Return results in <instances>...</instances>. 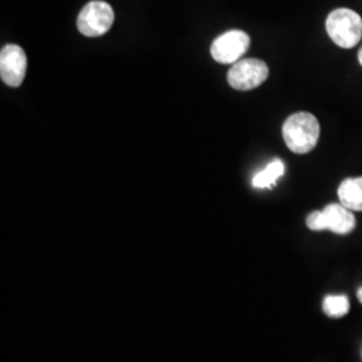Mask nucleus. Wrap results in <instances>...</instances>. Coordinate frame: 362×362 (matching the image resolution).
I'll return each mask as SVG.
<instances>
[{
    "label": "nucleus",
    "instance_id": "nucleus-1",
    "mask_svg": "<svg viewBox=\"0 0 362 362\" xmlns=\"http://www.w3.org/2000/svg\"><path fill=\"white\" fill-rule=\"evenodd\" d=\"M282 133L286 145L291 152L305 155L311 152L318 144L321 127L318 119L311 113L298 112L286 119Z\"/></svg>",
    "mask_w": 362,
    "mask_h": 362
},
{
    "label": "nucleus",
    "instance_id": "nucleus-2",
    "mask_svg": "<svg viewBox=\"0 0 362 362\" xmlns=\"http://www.w3.org/2000/svg\"><path fill=\"white\" fill-rule=\"evenodd\" d=\"M326 31L337 46L353 49L362 38L361 16L350 8H337L327 15Z\"/></svg>",
    "mask_w": 362,
    "mask_h": 362
},
{
    "label": "nucleus",
    "instance_id": "nucleus-3",
    "mask_svg": "<svg viewBox=\"0 0 362 362\" xmlns=\"http://www.w3.org/2000/svg\"><path fill=\"white\" fill-rule=\"evenodd\" d=\"M313 231L329 230L338 235H348L356 228V218L353 212L339 204H329L324 211H314L306 220Z\"/></svg>",
    "mask_w": 362,
    "mask_h": 362
},
{
    "label": "nucleus",
    "instance_id": "nucleus-4",
    "mask_svg": "<svg viewBox=\"0 0 362 362\" xmlns=\"http://www.w3.org/2000/svg\"><path fill=\"white\" fill-rule=\"evenodd\" d=\"M115 23V11L110 4L101 0L88 3L78 15L77 26L81 34L89 38L106 34Z\"/></svg>",
    "mask_w": 362,
    "mask_h": 362
},
{
    "label": "nucleus",
    "instance_id": "nucleus-5",
    "mask_svg": "<svg viewBox=\"0 0 362 362\" xmlns=\"http://www.w3.org/2000/svg\"><path fill=\"white\" fill-rule=\"evenodd\" d=\"M269 66L257 58L240 59L228 71V83L235 90H252L269 78Z\"/></svg>",
    "mask_w": 362,
    "mask_h": 362
},
{
    "label": "nucleus",
    "instance_id": "nucleus-6",
    "mask_svg": "<svg viewBox=\"0 0 362 362\" xmlns=\"http://www.w3.org/2000/svg\"><path fill=\"white\" fill-rule=\"evenodd\" d=\"M250 37L242 30H231L214 40L211 46L212 58L224 65L236 64L250 47Z\"/></svg>",
    "mask_w": 362,
    "mask_h": 362
},
{
    "label": "nucleus",
    "instance_id": "nucleus-7",
    "mask_svg": "<svg viewBox=\"0 0 362 362\" xmlns=\"http://www.w3.org/2000/svg\"><path fill=\"white\" fill-rule=\"evenodd\" d=\"M27 71V57L25 50L16 45H6L0 52V76L1 81L18 88L25 81Z\"/></svg>",
    "mask_w": 362,
    "mask_h": 362
},
{
    "label": "nucleus",
    "instance_id": "nucleus-8",
    "mask_svg": "<svg viewBox=\"0 0 362 362\" xmlns=\"http://www.w3.org/2000/svg\"><path fill=\"white\" fill-rule=\"evenodd\" d=\"M338 197L350 211H362V176L342 181L338 187Z\"/></svg>",
    "mask_w": 362,
    "mask_h": 362
},
{
    "label": "nucleus",
    "instance_id": "nucleus-9",
    "mask_svg": "<svg viewBox=\"0 0 362 362\" xmlns=\"http://www.w3.org/2000/svg\"><path fill=\"white\" fill-rule=\"evenodd\" d=\"M284 173H285L284 161L279 158H275L267 165V168L263 169L262 172H259L258 175L254 176L252 185L259 189L272 188L276 184V181L284 176Z\"/></svg>",
    "mask_w": 362,
    "mask_h": 362
},
{
    "label": "nucleus",
    "instance_id": "nucleus-10",
    "mask_svg": "<svg viewBox=\"0 0 362 362\" xmlns=\"http://www.w3.org/2000/svg\"><path fill=\"white\" fill-rule=\"evenodd\" d=\"M349 299L345 296H327L324 300V311L332 318H341L349 313Z\"/></svg>",
    "mask_w": 362,
    "mask_h": 362
},
{
    "label": "nucleus",
    "instance_id": "nucleus-11",
    "mask_svg": "<svg viewBox=\"0 0 362 362\" xmlns=\"http://www.w3.org/2000/svg\"><path fill=\"white\" fill-rule=\"evenodd\" d=\"M357 298H358V300L362 303V287L357 291Z\"/></svg>",
    "mask_w": 362,
    "mask_h": 362
},
{
    "label": "nucleus",
    "instance_id": "nucleus-12",
    "mask_svg": "<svg viewBox=\"0 0 362 362\" xmlns=\"http://www.w3.org/2000/svg\"><path fill=\"white\" fill-rule=\"evenodd\" d=\"M358 62L362 66V47L360 49V52H358Z\"/></svg>",
    "mask_w": 362,
    "mask_h": 362
}]
</instances>
